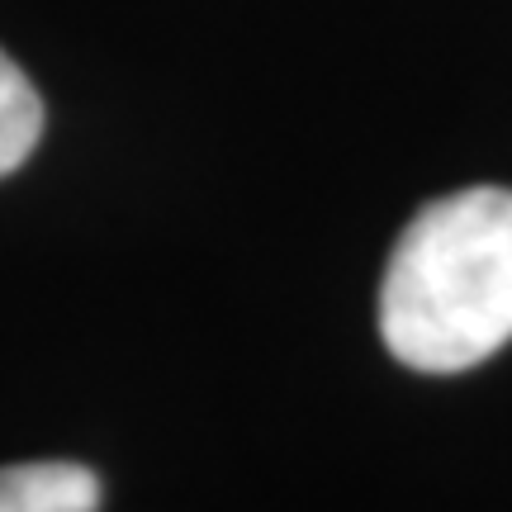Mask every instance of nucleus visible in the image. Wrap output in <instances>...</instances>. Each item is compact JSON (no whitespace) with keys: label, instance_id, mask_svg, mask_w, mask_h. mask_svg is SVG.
Segmentation results:
<instances>
[{"label":"nucleus","instance_id":"f257e3e1","mask_svg":"<svg viewBox=\"0 0 512 512\" xmlns=\"http://www.w3.org/2000/svg\"><path fill=\"white\" fill-rule=\"evenodd\" d=\"M380 337L408 370L456 375L512 342V190L470 185L422 204L380 285Z\"/></svg>","mask_w":512,"mask_h":512},{"label":"nucleus","instance_id":"f03ea898","mask_svg":"<svg viewBox=\"0 0 512 512\" xmlns=\"http://www.w3.org/2000/svg\"><path fill=\"white\" fill-rule=\"evenodd\" d=\"M100 479L72 460L0 465V512H100Z\"/></svg>","mask_w":512,"mask_h":512},{"label":"nucleus","instance_id":"7ed1b4c3","mask_svg":"<svg viewBox=\"0 0 512 512\" xmlns=\"http://www.w3.org/2000/svg\"><path fill=\"white\" fill-rule=\"evenodd\" d=\"M38 138H43V100L34 81L0 53V176L29 162Z\"/></svg>","mask_w":512,"mask_h":512}]
</instances>
